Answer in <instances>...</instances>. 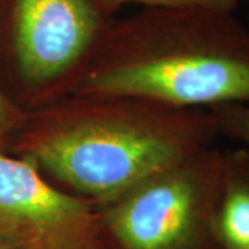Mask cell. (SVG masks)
Instances as JSON below:
<instances>
[{
  "mask_svg": "<svg viewBox=\"0 0 249 249\" xmlns=\"http://www.w3.org/2000/svg\"><path fill=\"white\" fill-rule=\"evenodd\" d=\"M217 137L205 108L133 96L70 94L29 112L11 155L97 209L211 148Z\"/></svg>",
  "mask_w": 249,
  "mask_h": 249,
  "instance_id": "6da1fadb",
  "label": "cell"
},
{
  "mask_svg": "<svg viewBox=\"0 0 249 249\" xmlns=\"http://www.w3.org/2000/svg\"><path fill=\"white\" fill-rule=\"evenodd\" d=\"M71 94L205 109L249 104V27L235 11L199 6L115 17Z\"/></svg>",
  "mask_w": 249,
  "mask_h": 249,
  "instance_id": "7a4b0ae2",
  "label": "cell"
},
{
  "mask_svg": "<svg viewBox=\"0 0 249 249\" xmlns=\"http://www.w3.org/2000/svg\"><path fill=\"white\" fill-rule=\"evenodd\" d=\"M4 71L14 103L34 112L71 94L115 16L97 0H4Z\"/></svg>",
  "mask_w": 249,
  "mask_h": 249,
  "instance_id": "3957f363",
  "label": "cell"
},
{
  "mask_svg": "<svg viewBox=\"0 0 249 249\" xmlns=\"http://www.w3.org/2000/svg\"><path fill=\"white\" fill-rule=\"evenodd\" d=\"M223 168V151L211 147L97 208L104 249H222Z\"/></svg>",
  "mask_w": 249,
  "mask_h": 249,
  "instance_id": "277c9868",
  "label": "cell"
},
{
  "mask_svg": "<svg viewBox=\"0 0 249 249\" xmlns=\"http://www.w3.org/2000/svg\"><path fill=\"white\" fill-rule=\"evenodd\" d=\"M0 237L19 249H104L94 205L0 154Z\"/></svg>",
  "mask_w": 249,
  "mask_h": 249,
  "instance_id": "5b68a950",
  "label": "cell"
},
{
  "mask_svg": "<svg viewBox=\"0 0 249 249\" xmlns=\"http://www.w3.org/2000/svg\"><path fill=\"white\" fill-rule=\"evenodd\" d=\"M216 234L222 249H249V148L223 151Z\"/></svg>",
  "mask_w": 249,
  "mask_h": 249,
  "instance_id": "8992f818",
  "label": "cell"
},
{
  "mask_svg": "<svg viewBox=\"0 0 249 249\" xmlns=\"http://www.w3.org/2000/svg\"><path fill=\"white\" fill-rule=\"evenodd\" d=\"M219 136H226L249 148V104H223L208 108Z\"/></svg>",
  "mask_w": 249,
  "mask_h": 249,
  "instance_id": "52a82bcc",
  "label": "cell"
},
{
  "mask_svg": "<svg viewBox=\"0 0 249 249\" xmlns=\"http://www.w3.org/2000/svg\"><path fill=\"white\" fill-rule=\"evenodd\" d=\"M29 112L13 101L0 80V154H11L14 140L24 127Z\"/></svg>",
  "mask_w": 249,
  "mask_h": 249,
  "instance_id": "ba28073f",
  "label": "cell"
},
{
  "mask_svg": "<svg viewBox=\"0 0 249 249\" xmlns=\"http://www.w3.org/2000/svg\"><path fill=\"white\" fill-rule=\"evenodd\" d=\"M97 3L108 14L115 13L124 4H140L142 7H211V9L235 11L238 9L240 0H97Z\"/></svg>",
  "mask_w": 249,
  "mask_h": 249,
  "instance_id": "9c48e42d",
  "label": "cell"
},
{
  "mask_svg": "<svg viewBox=\"0 0 249 249\" xmlns=\"http://www.w3.org/2000/svg\"><path fill=\"white\" fill-rule=\"evenodd\" d=\"M0 249H19L14 244H11L7 240H4L3 237H0Z\"/></svg>",
  "mask_w": 249,
  "mask_h": 249,
  "instance_id": "30bf717a",
  "label": "cell"
}]
</instances>
